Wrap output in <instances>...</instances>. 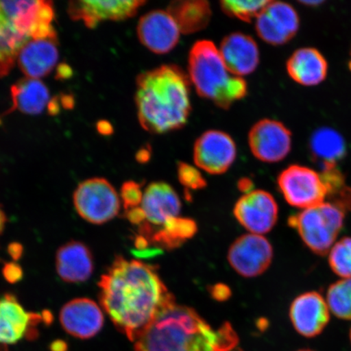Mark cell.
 Listing matches in <instances>:
<instances>
[{
  "instance_id": "cell-1",
  "label": "cell",
  "mask_w": 351,
  "mask_h": 351,
  "mask_svg": "<svg viewBox=\"0 0 351 351\" xmlns=\"http://www.w3.org/2000/svg\"><path fill=\"white\" fill-rule=\"evenodd\" d=\"M100 302L118 330L135 341L176 304L156 266L117 257L101 278Z\"/></svg>"
},
{
  "instance_id": "cell-2",
  "label": "cell",
  "mask_w": 351,
  "mask_h": 351,
  "mask_svg": "<svg viewBox=\"0 0 351 351\" xmlns=\"http://www.w3.org/2000/svg\"><path fill=\"white\" fill-rule=\"evenodd\" d=\"M239 341L229 322L214 329L195 310L174 304L135 341L134 351H232Z\"/></svg>"
},
{
  "instance_id": "cell-3",
  "label": "cell",
  "mask_w": 351,
  "mask_h": 351,
  "mask_svg": "<svg viewBox=\"0 0 351 351\" xmlns=\"http://www.w3.org/2000/svg\"><path fill=\"white\" fill-rule=\"evenodd\" d=\"M191 84L177 65H162L140 74L135 100L143 128L161 134L186 125L191 112Z\"/></svg>"
},
{
  "instance_id": "cell-4",
  "label": "cell",
  "mask_w": 351,
  "mask_h": 351,
  "mask_svg": "<svg viewBox=\"0 0 351 351\" xmlns=\"http://www.w3.org/2000/svg\"><path fill=\"white\" fill-rule=\"evenodd\" d=\"M344 221V208L326 202L292 215L288 219L289 226L298 232L306 247L319 256L330 252Z\"/></svg>"
},
{
  "instance_id": "cell-5",
  "label": "cell",
  "mask_w": 351,
  "mask_h": 351,
  "mask_svg": "<svg viewBox=\"0 0 351 351\" xmlns=\"http://www.w3.org/2000/svg\"><path fill=\"white\" fill-rule=\"evenodd\" d=\"M188 69L197 95L217 104L232 76L216 45L209 40L196 42L189 54Z\"/></svg>"
},
{
  "instance_id": "cell-6",
  "label": "cell",
  "mask_w": 351,
  "mask_h": 351,
  "mask_svg": "<svg viewBox=\"0 0 351 351\" xmlns=\"http://www.w3.org/2000/svg\"><path fill=\"white\" fill-rule=\"evenodd\" d=\"M74 207L85 221L102 225L117 217L121 209L119 195L104 178L83 182L73 194Z\"/></svg>"
},
{
  "instance_id": "cell-7",
  "label": "cell",
  "mask_w": 351,
  "mask_h": 351,
  "mask_svg": "<svg viewBox=\"0 0 351 351\" xmlns=\"http://www.w3.org/2000/svg\"><path fill=\"white\" fill-rule=\"evenodd\" d=\"M278 184L285 199L297 208L315 207L328 195L322 175L306 166H289L279 175Z\"/></svg>"
},
{
  "instance_id": "cell-8",
  "label": "cell",
  "mask_w": 351,
  "mask_h": 351,
  "mask_svg": "<svg viewBox=\"0 0 351 351\" xmlns=\"http://www.w3.org/2000/svg\"><path fill=\"white\" fill-rule=\"evenodd\" d=\"M140 208L145 221L139 226V235L147 240L154 232L179 217L182 204L178 195L169 184L153 182L144 191Z\"/></svg>"
},
{
  "instance_id": "cell-9",
  "label": "cell",
  "mask_w": 351,
  "mask_h": 351,
  "mask_svg": "<svg viewBox=\"0 0 351 351\" xmlns=\"http://www.w3.org/2000/svg\"><path fill=\"white\" fill-rule=\"evenodd\" d=\"M273 258L274 250L269 240L254 234L239 237L228 253L230 265L244 278H256L265 273Z\"/></svg>"
},
{
  "instance_id": "cell-10",
  "label": "cell",
  "mask_w": 351,
  "mask_h": 351,
  "mask_svg": "<svg viewBox=\"0 0 351 351\" xmlns=\"http://www.w3.org/2000/svg\"><path fill=\"white\" fill-rule=\"evenodd\" d=\"M291 132L282 122L263 119L249 132L248 143L254 157L265 163H276L291 150Z\"/></svg>"
},
{
  "instance_id": "cell-11",
  "label": "cell",
  "mask_w": 351,
  "mask_h": 351,
  "mask_svg": "<svg viewBox=\"0 0 351 351\" xmlns=\"http://www.w3.org/2000/svg\"><path fill=\"white\" fill-rule=\"evenodd\" d=\"M236 144L225 132L208 130L196 140L194 161L201 169L210 174L227 172L236 159Z\"/></svg>"
},
{
  "instance_id": "cell-12",
  "label": "cell",
  "mask_w": 351,
  "mask_h": 351,
  "mask_svg": "<svg viewBox=\"0 0 351 351\" xmlns=\"http://www.w3.org/2000/svg\"><path fill=\"white\" fill-rule=\"evenodd\" d=\"M300 21L298 12L289 3L269 1L257 16L256 29L262 40L280 46L295 36Z\"/></svg>"
},
{
  "instance_id": "cell-13",
  "label": "cell",
  "mask_w": 351,
  "mask_h": 351,
  "mask_svg": "<svg viewBox=\"0 0 351 351\" xmlns=\"http://www.w3.org/2000/svg\"><path fill=\"white\" fill-rule=\"evenodd\" d=\"M234 213L245 230L261 235L269 232L278 221V206L269 192L257 190L241 197Z\"/></svg>"
},
{
  "instance_id": "cell-14",
  "label": "cell",
  "mask_w": 351,
  "mask_h": 351,
  "mask_svg": "<svg viewBox=\"0 0 351 351\" xmlns=\"http://www.w3.org/2000/svg\"><path fill=\"white\" fill-rule=\"evenodd\" d=\"M145 3L139 0H78L69 3L68 12L72 20L83 22L88 28H95L104 21L130 19Z\"/></svg>"
},
{
  "instance_id": "cell-15",
  "label": "cell",
  "mask_w": 351,
  "mask_h": 351,
  "mask_svg": "<svg viewBox=\"0 0 351 351\" xmlns=\"http://www.w3.org/2000/svg\"><path fill=\"white\" fill-rule=\"evenodd\" d=\"M51 319L25 310L12 295L0 298V345L15 344L22 339H34L35 327L43 320Z\"/></svg>"
},
{
  "instance_id": "cell-16",
  "label": "cell",
  "mask_w": 351,
  "mask_h": 351,
  "mask_svg": "<svg viewBox=\"0 0 351 351\" xmlns=\"http://www.w3.org/2000/svg\"><path fill=\"white\" fill-rule=\"evenodd\" d=\"M180 29L167 11L154 10L140 19L137 34L139 41L156 54L169 53L178 45Z\"/></svg>"
},
{
  "instance_id": "cell-17",
  "label": "cell",
  "mask_w": 351,
  "mask_h": 351,
  "mask_svg": "<svg viewBox=\"0 0 351 351\" xmlns=\"http://www.w3.org/2000/svg\"><path fill=\"white\" fill-rule=\"evenodd\" d=\"M327 302L315 291L302 293L293 301L289 308L293 328L305 337H317L327 326L330 313Z\"/></svg>"
},
{
  "instance_id": "cell-18",
  "label": "cell",
  "mask_w": 351,
  "mask_h": 351,
  "mask_svg": "<svg viewBox=\"0 0 351 351\" xmlns=\"http://www.w3.org/2000/svg\"><path fill=\"white\" fill-rule=\"evenodd\" d=\"M61 326L69 335L80 339H89L102 329L104 317L99 306L89 298H76L60 311Z\"/></svg>"
},
{
  "instance_id": "cell-19",
  "label": "cell",
  "mask_w": 351,
  "mask_h": 351,
  "mask_svg": "<svg viewBox=\"0 0 351 351\" xmlns=\"http://www.w3.org/2000/svg\"><path fill=\"white\" fill-rule=\"evenodd\" d=\"M228 71L234 76L248 75L256 69L260 62V51L249 35L237 32L223 38L219 48Z\"/></svg>"
},
{
  "instance_id": "cell-20",
  "label": "cell",
  "mask_w": 351,
  "mask_h": 351,
  "mask_svg": "<svg viewBox=\"0 0 351 351\" xmlns=\"http://www.w3.org/2000/svg\"><path fill=\"white\" fill-rule=\"evenodd\" d=\"M58 59L57 38H38L21 47L16 63L26 77L39 79L50 73Z\"/></svg>"
},
{
  "instance_id": "cell-21",
  "label": "cell",
  "mask_w": 351,
  "mask_h": 351,
  "mask_svg": "<svg viewBox=\"0 0 351 351\" xmlns=\"http://www.w3.org/2000/svg\"><path fill=\"white\" fill-rule=\"evenodd\" d=\"M57 274L66 282H86L94 271L90 250L81 241H71L60 247L56 258Z\"/></svg>"
},
{
  "instance_id": "cell-22",
  "label": "cell",
  "mask_w": 351,
  "mask_h": 351,
  "mask_svg": "<svg viewBox=\"0 0 351 351\" xmlns=\"http://www.w3.org/2000/svg\"><path fill=\"white\" fill-rule=\"evenodd\" d=\"M32 40L13 16L7 1H0V79L16 64L21 47Z\"/></svg>"
},
{
  "instance_id": "cell-23",
  "label": "cell",
  "mask_w": 351,
  "mask_h": 351,
  "mask_svg": "<svg viewBox=\"0 0 351 351\" xmlns=\"http://www.w3.org/2000/svg\"><path fill=\"white\" fill-rule=\"evenodd\" d=\"M311 159L324 171L337 168V165L345 159L348 147L342 135L329 127H322L315 130L309 140Z\"/></svg>"
},
{
  "instance_id": "cell-24",
  "label": "cell",
  "mask_w": 351,
  "mask_h": 351,
  "mask_svg": "<svg viewBox=\"0 0 351 351\" xmlns=\"http://www.w3.org/2000/svg\"><path fill=\"white\" fill-rule=\"evenodd\" d=\"M328 69L326 59L313 47L295 51L287 63L289 76L298 84L305 86L320 84L327 77Z\"/></svg>"
},
{
  "instance_id": "cell-25",
  "label": "cell",
  "mask_w": 351,
  "mask_h": 351,
  "mask_svg": "<svg viewBox=\"0 0 351 351\" xmlns=\"http://www.w3.org/2000/svg\"><path fill=\"white\" fill-rule=\"evenodd\" d=\"M167 12L177 23L180 32L185 34L204 29L212 16L210 4L205 0H178L170 3Z\"/></svg>"
},
{
  "instance_id": "cell-26",
  "label": "cell",
  "mask_w": 351,
  "mask_h": 351,
  "mask_svg": "<svg viewBox=\"0 0 351 351\" xmlns=\"http://www.w3.org/2000/svg\"><path fill=\"white\" fill-rule=\"evenodd\" d=\"M12 107L10 112L19 111L38 115L44 111L50 100L49 90L39 79L25 77L11 88Z\"/></svg>"
},
{
  "instance_id": "cell-27",
  "label": "cell",
  "mask_w": 351,
  "mask_h": 351,
  "mask_svg": "<svg viewBox=\"0 0 351 351\" xmlns=\"http://www.w3.org/2000/svg\"><path fill=\"white\" fill-rule=\"evenodd\" d=\"M197 226L194 219L176 217L156 231L147 239L150 245L157 248L173 250L181 247L197 232Z\"/></svg>"
},
{
  "instance_id": "cell-28",
  "label": "cell",
  "mask_w": 351,
  "mask_h": 351,
  "mask_svg": "<svg viewBox=\"0 0 351 351\" xmlns=\"http://www.w3.org/2000/svg\"><path fill=\"white\" fill-rule=\"evenodd\" d=\"M329 310L337 318L351 319V278L333 283L327 291Z\"/></svg>"
},
{
  "instance_id": "cell-29",
  "label": "cell",
  "mask_w": 351,
  "mask_h": 351,
  "mask_svg": "<svg viewBox=\"0 0 351 351\" xmlns=\"http://www.w3.org/2000/svg\"><path fill=\"white\" fill-rule=\"evenodd\" d=\"M329 265L341 278H351V238L346 237L332 245L329 252Z\"/></svg>"
},
{
  "instance_id": "cell-30",
  "label": "cell",
  "mask_w": 351,
  "mask_h": 351,
  "mask_svg": "<svg viewBox=\"0 0 351 351\" xmlns=\"http://www.w3.org/2000/svg\"><path fill=\"white\" fill-rule=\"evenodd\" d=\"M269 1L260 0V1H231L226 0L221 2V8L223 12L234 19L251 22L257 19Z\"/></svg>"
},
{
  "instance_id": "cell-31",
  "label": "cell",
  "mask_w": 351,
  "mask_h": 351,
  "mask_svg": "<svg viewBox=\"0 0 351 351\" xmlns=\"http://www.w3.org/2000/svg\"><path fill=\"white\" fill-rule=\"evenodd\" d=\"M178 178L180 183L187 190H202L207 186V181L199 171L184 162L178 165Z\"/></svg>"
},
{
  "instance_id": "cell-32",
  "label": "cell",
  "mask_w": 351,
  "mask_h": 351,
  "mask_svg": "<svg viewBox=\"0 0 351 351\" xmlns=\"http://www.w3.org/2000/svg\"><path fill=\"white\" fill-rule=\"evenodd\" d=\"M144 192L138 182H126L123 184L121 197L126 210L140 207L143 199Z\"/></svg>"
},
{
  "instance_id": "cell-33",
  "label": "cell",
  "mask_w": 351,
  "mask_h": 351,
  "mask_svg": "<svg viewBox=\"0 0 351 351\" xmlns=\"http://www.w3.org/2000/svg\"><path fill=\"white\" fill-rule=\"evenodd\" d=\"M210 295L215 300L223 302L229 300L232 295L231 289L228 285L217 284L209 287Z\"/></svg>"
},
{
  "instance_id": "cell-34",
  "label": "cell",
  "mask_w": 351,
  "mask_h": 351,
  "mask_svg": "<svg viewBox=\"0 0 351 351\" xmlns=\"http://www.w3.org/2000/svg\"><path fill=\"white\" fill-rule=\"evenodd\" d=\"M3 275L8 282H16L21 278L22 271L15 263H8L3 269Z\"/></svg>"
},
{
  "instance_id": "cell-35",
  "label": "cell",
  "mask_w": 351,
  "mask_h": 351,
  "mask_svg": "<svg viewBox=\"0 0 351 351\" xmlns=\"http://www.w3.org/2000/svg\"><path fill=\"white\" fill-rule=\"evenodd\" d=\"M253 182L252 180H250L249 178L241 179L239 182V189L241 191L244 192L245 195L253 191Z\"/></svg>"
},
{
  "instance_id": "cell-36",
  "label": "cell",
  "mask_w": 351,
  "mask_h": 351,
  "mask_svg": "<svg viewBox=\"0 0 351 351\" xmlns=\"http://www.w3.org/2000/svg\"><path fill=\"white\" fill-rule=\"evenodd\" d=\"M51 351H66V344L64 341H56L51 345Z\"/></svg>"
},
{
  "instance_id": "cell-37",
  "label": "cell",
  "mask_w": 351,
  "mask_h": 351,
  "mask_svg": "<svg viewBox=\"0 0 351 351\" xmlns=\"http://www.w3.org/2000/svg\"><path fill=\"white\" fill-rule=\"evenodd\" d=\"M300 3L304 4V6L315 8L322 5L324 3V1H317V0H313V1H300Z\"/></svg>"
},
{
  "instance_id": "cell-38",
  "label": "cell",
  "mask_w": 351,
  "mask_h": 351,
  "mask_svg": "<svg viewBox=\"0 0 351 351\" xmlns=\"http://www.w3.org/2000/svg\"><path fill=\"white\" fill-rule=\"evenodd\" d=\"M6 217L5 214L3 212L2 209L0 208V234L3 232L4 227H5Z\"/></svg>"
},
{
  "instance_id": "cell-39",
  "label": "cell",
  "mask_w": 351,
  "mask_h": 351,
  "mask_svg": "<svg viewBox=\"0 0 351 351\" xmlns=\"http://www.w3.org/2000/svg\"><path fill=\"white\" fill-rule=\"evenodd\" d=\"M0 351H6V349L3 346H0Z\"/></svg>"
},
{
  "instance_id": "cell-40",
  "label": "cell",
  "mask_w": 351,
  "mask_h": 351,
  "mask_svg": "<svg viewBox=\"0 0 351 351\" xmlns=\"http://www.w3.org/2000/svg\"><path fill=\"white\" fill-rule=\"evenodd\" d=\"M350 56H351V51H350ZM349 67H350V69L351 70V58H350V60L349 62Z\"/></svg>"
},
{
  "instance_id": "cell-41",
  "label": "cell",
  "mask_w": 351,
  "mask_h": 351,
  "mask_svg": "<svg viewBox=\"0 0 351 351\" xmlns=\"http://www.w3.org/2000/svg\"><path fill=\"white\" fill-rule=\"evenodd\" d=\"M298 351H313V350H298Z\"/></svg>"
},
{
  "instance_id": "cell-42",
  "label": "cell",
  "mask_w": 351,
  "mask_h": 351,
  "mask_svg": "<svg viewBox=\"0 0 351 351\" xmlns=\"http://www.w3.org/2000/svg\"><path fill=\"white\" fill-rule=\"evenodd\" d=\"M232 351H243V350H240V349H234V350H232Z\"/></svg>"
},
{
  "instance_id": "cell-43",
  "label": "cell",
  "mask_w": 351,
  "mask_h": 351,
  "mask_svg": "<svg viewBox=\"0 0 351 351\" xmlns=\"http://www.w3.org/2000/svg\"><path fill=\"white\" fill-rule=\"evenodd\" d=\"M350 341H351V329H350Z\"/></svg>"
}]
</instances>
